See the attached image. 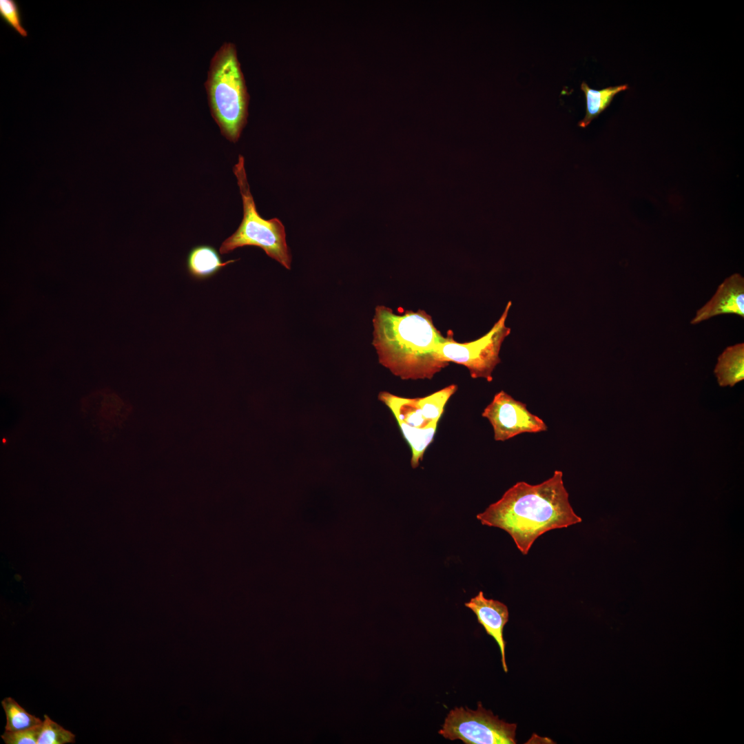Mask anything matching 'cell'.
I'll return each mask as SVG.
<instances>
[{"instance_id":"17","label":"cell","mask_w":744,"mask_h":744,"mask_svg":"<svg viewBox=\"0 0 744 744\" xmlns=\"http://www.w3.org/2000/svg\"><path fill=\"white\" fill-rule=\"evenodd\" d=\"M75 735L52 721L47 714L41 724L37 744L74 743Z\"/></svg>"},{"instance_id":"3","label":"cell","mask_w":744,"mask_h":744,"mask_svg":"<svg viewBox=\"0 0 744 744\" xmlns=\"http://www.w3.org/2000/svg\"><path fill=\"white\" fill-rule=\"evenodd\" d=\"M205 87L222 135L237 142L247 123L249 95L233 43H223L211 58Z\"/></svg>"},{"instance_id":"11","label":"cell","mask_w":744,"mask_h":744,"mask_svg":"<svg viewBox=\"0 0 744 744\" xmlns=\"http://www.w3.org/2000/svg\"><path fill=\"white\" fill-rule=\"evenodd\" d=\"M714 373L719 386L731 387L744 380V343L726 347L718 357Z\"/></svg>"},{"instance_id":"10","label":"cell","mask_w":744,"mask_h":744,"mask_svg":"<svg viewBox=\"0 0 744 744\" xmlns=\"http://www.w3.org/2000/svg\"><path fill=\"white\" fill-rule=\"evenodd\" d=\"M238 260L223 262L218 251L212 246L200 245L194 247L187 258V269L189 275L197 280L211 278L225 266Z\"/></svg>"},{"instance_id":"8","label":"cell","mask_w":744,"mask_h":744,"mask_svg":"<svg viewBox=\"0 0 744 744\" xmlns=\"http://www.w3.org/2000/svg\"><path fill=\"white\" fill-rule=\"evenodd\" d=\"M723 314L744 318V278L740 273L730 276L718 286L711 299L696 311L690 324L695 325Z\"/></svg>"},{"instance_id":"12","label":"cell","mask_w":744,"mask_h":744,"mask_svg":"<svg viewBox=\"0 0 744 744\" xmlns=\"http://www.w3.org/2000/svg\"><path fill=\"white\" fill-rule=\"evenodd\" d=\"M378 399L391 410L397 423L417 428L437 424L430 422L424 417L417 398H406L382 391L379 393Z\"/></svg>"},{"instance_id":"7","label":"cell","mask_w":744,"mask_h":744,"mask_svg":"<svg viewBox=\"0 0 744 744\" xmlns=\"http://www.w3.org/2000/svg\"><path fill=\"white\" fill-rule=\"evenodd\" d=\"M482 416L490 422L496 441L504 442L521 433L548 430L543 420L530 413L526 404L516 400L504 391L494 395Z\"/></svg>"},{"instance_id":"13","label":"cell","mask_w":744,"mask_h":744,"mask_svg":"<svg viewBox=\"0 0 744 744\" xmlns=\"http://www.w3.org/2000/svg\"><path fill=\"white\" fill-rule=\"evenodd\" d=\"M629 88L628 84L610 86L601 90H595L583 81L581 89L584 93L586 108L584 118L578 123L581 127H586L593 119L602 113L611 103L614 96Z\"/></svg>"},{"instance_id":"15","label":"cell","mask_w":744,"mask_h":744,"mask_svg":"<svg viewBox=\"0 0 744 744\" xmlns=\"http://www.w3.org/2000/svg\"><path fill=\"white\" fill-rule=\"evenodd\" d=\"M6 716V731L14 732L30 729L42 724L43 721L21 706L14 699L6 697L1 701Z\"/></svg>"},{"instance_id":"2","label":"cell","mask_w":744,"mask_h":744,"mask_svg":"<svg viewBox=\"0 0 744 744\" xmlns=\"http://www.w3.org/2000/svg\"><path fill=\"white\" fill-rule=\"evenodd\" d=\"M373 325V345L380 363L401 379H431L448 364L437 353L438 345L446 338L424 310L399 315L379 305Z\"/></svg>"},{"instance_id":"19","label":"cell","mask_w":744,"mask_h":744,"mask_svg":"<svg viewBox=\"0 0 744 744\" xmlns=\"http://www.w3.org/2000/svg\"><path fill=\"white\" fill-rule=\"evenodd\" d=\"M41 725L19 731H6L1 736L6 744H37Z\"/></svg>"},{"instance_id":"4","label":"cell","mask_w":744,"mask_h":744,"mask_svg":"<svg viewBox=\"0 0 744 744\" xmlns=\"http://www.w3.org/2000/svg\"><path fill=\"white\" fill-rule=\"evenodd\" d=\"M243 206L242 220L236 231L221 244L219 251L226 254L245 246H254L264 250L287 269H291V256L287 242L285 226L277 218L265 220L258 214L250 192L244 157L240 154L233 167Z\"/></svg>"},{"instance_id":"1","label":"cell","mask_w":744,"mask_h":744,"mask_svg":"<svg viewBox=\"0 0 744 744\" xmlns=\"http://www.w3.org/2000/svg\"><path fill=\"white\" fill-rule=\"evenodd\" d=\"M477 519L482 525L508 533L524 555L545 533L582 521L570 504L563 473L559 470L538 484L517 482L498 501L477 514Z\"/></svg>"},{"instance_id":"14","label":"cell","mask_w":744,"mask_h":744,"mask_svg":"<svg viewBox=\"0 0 744 744\" xmlns=\"http://www.w3.org/2000/svg\"><path fill=\"white\" fill-rule=\"evenodd\" d=\"M398 425L411 447V464L415 468L419 466L424 452L433 440L437 424L424 428H413L402 422H398Z\"/></svg>"},{"instance_id":"6","label":"cell","mask_w":744,"mask_h":744,"mask_svg":"<svg viewBox=\"0 0 744 744\" xmlns=\"http://www.w3.org/2000/svg\"><path fill=\"white\" fill-rule=\"evenodd\" d=\"M516 729L515 723L500 719L478 702L475 710L463 707L451 710L438 733L466 744H515Z\"/></svg>"},{"instance_id":"18","label":"cell","mask_w":744,"mask_h":744,"mask_svg":"<svg viewBox=\"0 0 744 744\" xmlns=\"http://www.w3.org/2000/svg\"><path fill=\"white\" fill-rule=\"evenodd\" d=\"M0 17L22 37H28V33L23 27L21 9L17 1L0 0Z\"/></svg>"},{"instance_id":"9","label":"cell","mask_w":744,"mask_h":744,"mask_svg":"<svg viewBox=\"0 0 744 744\" xmlns=\"http://www.w3.org/2000/svg\"><path fill=\"white\" fill-rule=\"evenodd\" d=\"M464 605L475 614L478 623L497 642L501 652L503 670L507 672L508 667L505 657L506 641L503 632L505 625L508 621V607L499 601L486 598L482 591H479Z\"/></svg>"},{"instance_id":"5","label":"cell","mask_w":744,"mask_h":744,"mask_svg":"<svg viewBox=\"0 0 744 744\" xmlns=\"http://www.w3.org/2000/svg\"><path fill=\"white\" fill-rule=\"evenodd\" d=\"M512 302L509 301L499 320L482 337L468 342L459 343L453 338H446L437 348L439 359L446 363L464 366L471 378L493 380V372L501 362L499 354L504 339L510 333L506 320Z\"/></svg>"},{"instance_id":"16","label":"cell","mask_w":744,"mask_h":744,"mask_svg":"<svg viewBox=\"0 0 744 744\" xmlns=\"http://www.w3.org/2000/svg\"><path fill=\"white\" fill-rule=\"evenodd\" d=\"M457 389V385L451 384L429 395L417 397L424 417L430 422L438 423L446 402Z\"/></svg>"}]
</instances>
